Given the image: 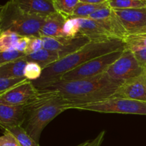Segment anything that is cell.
Returning <instances> with one entry per match:
<instances>
[{
	"instance_id": "cell-25",
	"label": "cell",
	"mask_w": 146,
	"mask_h": 146,
	"mask_svg": "<svg viewBox=\"0 0 146 146\" xmlns=\"http://www.w3.org/2000/svg\"><path fill=\"white\" fill-rule=\"evenodd\" d=\"M42 71V68L38 64L35 62H27L24 68V77L29 81H36L41 76Z\"/></svg>"
},
{
	"instance_id": "cell-13",
	"label": "cell",
	"mask_w": 146,
	"mask_h": 146,
	"mask_svg": "<svg viewBox=\"0 0 146 146\" xmlns=\"http://www.w3.org/2000/svg\"><path fill=\"white\" fill-rule=\"evenodd\" d=\"M79 26V34L86 36L91 41H100L117 38L113 36L98 21L89 18H76Z\"/></svg>"
},
{
	"instance_id": "cell-26",
	"label": "cell",
	"mask_w": 146,
	"mask_h": 146,
	"mask_svg": "<svg viewBox=\"0 0 146 146\" xmlns=\"http://www.w3.org/2000/svg\"><path fill=\"white\" fill-rule=\"evenodd\" d=\"M64 33L68 37H74L79 34V26L76 19H67L64 27Z\"/></svg>"
},
{
	"instance_id": "cell-20",
	"label": "cell",
	"mask_w": 146,
	"mask_h": 146,
	"mask_svg": "<svg viewBox=\"0 0 146 146\" xmlns=\"http://www.w3.org/2000/svg\"><path fill=\"white\" fill-rule=\"evenodd\" d=\"M107 4H108V1L106 3L101 4H88V3L80 1L74 9L72 16L69 18H88L93 13H94L99 9L105 7Z\"/></svg>"
},
{
	"instance_id": "cell-4",
	"label": "cell",
	"mask_w": 146,
	"mask_h": 146,
	"mask_svg": "<svg viewBox=\"0 0 146 146\" xmlns=\"http://www.w3.org/2000/svg\"><path fill=\"white\" fill-rule=\"evenodd\" d=\"M44 19L45 17L24 12L14 0H9L3 7L0 30L13 31L21 36H39Z\"/></svg>"
},
{
	"instance_id": "cell-14",
	"label": "cell",
	"mask_w": 146,
	"mask_h": 146,
	"mask_svg": "<svg viewBox=\"0 0 146 146\" xmlns=\"http://www.w3.org/2000/svg\"><path fill=\"white\" fill-rule=\"evenodd\" d=\"M24 119V106H11L0 104V129L4 131L11 127L22 125Z\"/></svg>"
},
{
	"instance_id": "cell-19",
	"label": "cell",
	"mask_w": 146,
	"mask_h": 146,
	"mask_svg": "<svg viewBox=\"0 0 146 146\" xmlns=\"http://www.w3.org/2000/svg\"><path fill=\"white\" fill-rule=\"evenodd\" d=\"M4 131L10 133L17 139L21 146H40L27 133L21 125H17L7 128Z\"/></svg>"
},
{
	"instance_id": "cell-21",
	"label": "cell",
	"mask_w": 146,
	"mask_h": 146,
	"mask_svg": "<svg viewBox=\"0 0 146 146\" xmlns=\"http://www.w3.org/2000/svg\"><path fill=\"white\" fill-rule=\"evenodd\" d=\"M124 48L133 52L146 48V33L128 35L123 39Z\"/></svg>"
},
{
	"instance_id": "cell-11",
	"label": "cell",
	"mask_w": 146,
	"mask_h": 146,
	"mask_svg": "<svg viewBox=\"0 0 146 146\" xmlns=\"http://www.w3.org/2000/svg\"><path fill=\"white\" fill-rule=\"evenodd\" d=\"M88 18L98 21L115 38L123 40L127 36L123 26L108 4L93 13Z\"/></svg>"
},
{
	"instance_id": "cell-36",
	"label": "cell",
	"mask_w": 146,
	"mask_h": 146,
	"mask_svg": "<svg viewBox=\"0 0 146 146\" xmlns=\"http://www.w3.org/2000/svg\"><path fill=\"white\" fill-rule=\"evenodd\" d=\"M3 7H4V5H1V4H0V18H1V12H2Z\"/></svg>"
},
{
	"instance_id": "cell-29",
	"label": "cell",
	"mask_w": 146,
	"mask_h": 146,
	"mask_svg": "<svg viewBox=\"0 0 146 146\" xmlns=\"http://www.w3.org/2000/svg\"><path fill=\"white\" fill-rule=\"evenodd\" d=\"M43 48V40L39 36L29 37L28 46L26 50V55L31 54Z\"/></svg>"
},
{
	"instance_id": "cell-2",
	"label": "cell",
	"mask_w": 146,
	"mask_h": 146,
	"mask_svg": "<svg viewBox=\"0 0 146 146\" xmlns=\"http://www.w3.org/2000/svg\"><path fill=\"white\" fill-rule=\"evenodd\" d=\"M122 48H124V42L123 40L120 38L91 41L75 52L44 68L41 76L32 83L38 90L44 89L61 80L62 76L67 72L75 69L87 61Z\"/></svg>"
},
{
	"instance_id": "cell-6",
	"label": "cell",
	"mask_w": 146,
	"mask_h": 146,
	"mask_svg": "<svg viewBox=\"0 0 146 146\" xmlns=\"http://www.w3.org/2000/svg\"><path fill=\"white\" fill-rule=\"evenodd\" d=\"M123 50L122 48L93 58L63 75L61 80L83 79L102 75L121 56Z\"/></svg>"
},
{
	"instance_id": "cell-3",
	"label": "cell",
	"mask_w": 146,
	"mask_h": 146,
	"mask_svg": "<svg viewBox=\"0 0 146 146\" xmlns=\"http://www.w3.org/2000/svg\"><path fill=\"white\" fill-rule=\"evenodd\" d=\"M24 108L25 119L21 126L38 143L43 130L57 115L70 109V106L58 91L44 88Z\"/></svg>"
},
{
	"instance_id": "cell-23",
	"label": "cell",
	"mask_w": 146,
	"mask_h": 146,
	"mask_svg": "<svg viewBox=\"0 0 146 146\" xmlns=\"http://www.w3.org/2000/svg\"><path fill=\"white\" fill-rule=\"evenodd\" d=\"M56 12L68 19L72 16L80 0H52Z\"/></svg>"
},
{
	"instance_id": "cell-8",
	"label": "cell",
	"mask_w": 146,
	"mask_h": 146,
	"mask_svg": "<svg viewBox=\"0 0 146 146\" xmlns=\"http://www.w3.org/2000/svg\"><path fill=\"white\" fill-rule=\"evenodd\" d=\"M39 90L36 88L32 81H27L12 87L0 95V104L11 106H24L31 102Z\"/></svg>"
},
{
	"instance_id": "cell-18",
	"label": "cell",
	"mask_w": 146,
	"mask_h": 146,
	"mask_svg": "<svg viewBox=\"0 0 146 146\" xmlns=\"http://www.w3.org/2000/svg\"><path fill=\"white\" fill-rule=\"evenodd\" d=\"M27 64L25 56L17 60L0 65V77L18 78L24 77V68Z\"/></svg>"
},
{
	"instance_id": "cell-9",
	"label": "cell",
	"mask_w": 146,
	"mask_h": 146,
	"mask_svg": "<svg viewBox=\"0 0 146 146\" xmlns=\"http://www.w3.org/2000/svg\"><path fill=\"white\" fill-rule=\"evenodd\" d=\"M41 38L43 40V48L56 51L60 54L61 58L91 42L86 36L81 34L74 37H42Z\"/></svg>"
},
{
	"instance_id": "cell-22",
	"label": "cell",
	"mask_w": 146,
	"mask_h": 146,
	"mask_svg": "<svg viewBox=\"0 0 146 146\" xmlns=\"http://www.w3.org/2000/svg\"><path fill=\"white\" fill-rule=\"evenodd\" d=\"M21 36L11 31H4L0 35V52L14 50Z\"/></svg>"
},
{
	"instance_id": "cell-12",
	"label": "cell",
	"mask_w": 146,
	"mask_h": 146,
	"mask_svg": "<svg viewBox=\"0 0 146 146\" xmlns=\"http://www.w3.org/2000/svg\"><path fill=\"white\" fill-rule=\"evenodd\" d=\"M113 97L146 102V71L138 76L124 81Z\"/></svg>"
},
{
	"instance_id": "cell-5",
	"label": "cell",
	"mask_w": 146,
	"mask_h": 146,
	"mask_svg": "<svg viewBox=\"0 0 146 146\" xmlns=\"http://www.w3.org/2000/svg\"><path fill=\"white\" fill-rule=\"evenodd\" d=\"M74 109L94 111L104 113L146 115V102L119 97H112L100 102L80 106Z\"/></svg>"
},
{
	"instance_id": "cell-38",
	"label": "cell",
	"mask_w": 146,
	"mask_h": 146,
	"mask_svg": "<svg viewBox=\"0 0 146 146\" xmlns=\"http://www.w3.org/2000/svg\"><path fill=\"white\" fill-rule=\"evenodd\" d=\"M145 3H146V0H145Z\"/></svg>"
},
{
	"instance_id": "cell-37",
	"label": "cell",
	"mask_w": 146,
	"mask_h": 146,
	"mask_svg": "<svg viewBox=\"0 0 146 146\" xmlns=\"http://www.w3.org/2000/svg\"><path fill=\"white\" fill-rule=\"evenodd\" d=\"M1 32H2V31H1V30H0V35H1Z\"/></svg>"
},
{
	"instance_id": "cell-1",
	"label": "cell",
	"mask_w": 146,
	"mask_h": 146,
	"mask_svg": "<svg viewBox=\"0 0 146 146\" xmlns=\"http://www.w3.org/2000/svg\"><path fill=\"white\" fill-rule=\"evenodd\" d=\"M121 84L105 73L92 78L59 80L46 88L58 91L69 104L70 109H74L112 98Z\"/></svg>"
},
{
	"instance_id": "cell-35",
	"label": "cell",
	"mask_w": 146,
	"mask_h": 146,
	"mask_svg": "<svg viewBox=\"0 0 146 146\" xmlns=\"http://www.w3.org/2000/svg\"><path fill=\"white\" fill-rule=\"evenodd\" d=\"M90 141H85V142L81 143L78 144V145H75V146H87V145H88V143H90Z\"/></svg>"
},
{
	"instance_id": "cell-15",
	"label": "cell",
	"mask_w": 146,
	"mask_h": 146,
	"mask_svg": "<svg viewBox=\"0 0 146 146\" xmlns=\"http://www.w3.org/2000/svg\"><path fill=\"white\" fill-rule=\"evenodd\" d=\"M66 20L67 18L58 12L46 17L39 31V36L41 38L66 36L64 27Z\"/></svg>"
},
{
	"instance_id": "cell-16",
	"label": "cell",
	"mask_w": 146,
	"mask_h": 146,
	"mask_svg": "<svg viewBox=\"0 0 146 146\" xmlns=\"http://www.w3.org/2000/svg\"><path fill=\"white\" fill-rule=\"evenodd\" d=\"M22 11L31 15L46 17L56 12L52 0H14Z\"/></svg>"
},
{
	"instance_id": "cell-17",
	"label": "cell",
	"mask_w": 146,
	"mask_h": 146,
	"mask_svg": "<svg viewBox=\"0 0 146 146\" xmlns=\"http://www.w3.org/2000/svg\"><path fill=\"white\" fill-rule=\"evenodd\" d=\"M27 62H35L38 64L44 70L48 66L61 59V56L56 51L41 48L35 53L25 55Z\"/></svg>"
},
{
	"instance_id": "cell-34",
	"label": "cell",
	"mask_w": 146,
	"mask_h": 146,
	"mask_svg": "<svg viewBox=\"0 0 146 146\" xmlns=\"http://www.w3.org/2000/svg\"><path fill=\"white\" fill-rule=\"evenodd\" d=\"M81 2L88 3V4H101L106 3L108 0H80Z\"/></svg>"
},
{
	"instance_id": "cell-31",
	"label": "cell",
	"mask_w": 146,
	"mask_h": 146,
	"mask_svg": "<svg viewBox=\"0 0 146 146\" xmlns=\"http://www.w3.org/2000/svg\"><path fill=\"white\" fill-rule=\"evenodd\" d=\"M29 37L21 36V38L19 39L18 42H17V45H16L14 50H17V51H20V52H22L25 54L26 50H27V46H28Z\"/></svg>"
},
{
	"instance_id": "cell-10",
	"label": "cell",
	"mask_w": 146,
	"mask_h": 146,
	"mask_svg": "<svg viewBox=\"0 0 146 146\" xmlns=\"http://www.w3.org/2000/svg\"><path fill=\"white\" fill-rule=\"evenodd\" d=\"M128 35L146 33V7L113 9Z\"/></svg>"
},
{
	"instance_id": "cell-28",
	"label": "cell",
	"mask_w": 146,
	"mask_h": 146,
	"mask_svg": "<svg viewBox=\"0 0 146 146\" xmlns=\"http://www.w3.org/2000/svg\"><path fill=\"white\" fill-rule=\"evenodd\" d=\"M26 54L24 53L20 52L17 50H11V51H2L0 52V65L11 62V61L17 60L18 58L24 56Z\"/></svg>"
},
{
	"instance_id": "cell-24",
	"label": "cell",
	"mask_w": 146,
	"mask_h": 146,
	"mask_svg": "<svg viewBox=\"0 0 146 146\" xmlns=\"http://www.w3.org/2000/svg\"><path fill=\"white\" fill-rule=\"evenodd\" d=\"M108 4L113 9H127L146 7L145 0H108Z\"/></svg>"
},
{
	"instance_id": "cell-32",
	"label": "cell",
	"mask_w": 146,
	"mask_h": 146,
	"mask_svg": "<svg viewBox=\"0 0 146 146\" xmlns=\"http://www.w3.org/2000/svg\"><path fill=\"white\" fill-rule=\"evenodd\" d=\"M134 55L141 66L146 69V48L135 51Z\"/></svg>"
},
{
	"instance_id": "cell-7",
	"label": "cell",
	"mask_w": 146,
	"mask_h": 146,
	"mask_svg": "<svg viewBox=\"0 0 146 146\" xmlns=\"http://www.w3.org/2000/svg\"><path fill=\"white\" fill-rule=\"evenodd\" d=\"M146 69L141 66L132 51L124 48L121 56L110 66L106 74L113 81L123 83L144 73Z\"/></svg>"
},
{
	"instance_id": "cell-30",
	"label": "cell",
	"mask_w": 146,
	"mask_h": 146,
	"mask_svg": "<svg viewBox=\"0 0 146 146\" xmlns=\"http://www.w3.org/2000/svg\"><path fill=\"white\" fill-rule=\"evenodd\" d=\"M0 146H21L15 138L10 133L4 131L3 135L0 136Z\"/></svg>"
},
{
	"instance_id": "cell-27",
	"label": "cell",
	"mask_w": 146,
	"mask_h": 146,
	"mask_svg": "<svg viewBox=\"0 0 146 146\" xmlns=\"http://www.w3.org/2000/svg\"><path fill=\"white\" fill-rule=\"evenodd\" d=\"M25 77L18 78H6L0 77V95L12 87L27 81Z\"/></svg>"
},
{
	"instance_id": "cell-33",
	"label": "cell",
	"mask_w": 146,
	"mask_h": 146,
	"mask_svg": "<svg viewBox=\"0 0 146 146\" xmlns=\"http://www.w3.org/2000/svg\"><path fill=\"white\" fill-rule=\"evenodd\" d=\"M105 131H102L94 140L90 141L87 146H101L104 141V135H105Z\"/></svg>"
}]
</instances>
